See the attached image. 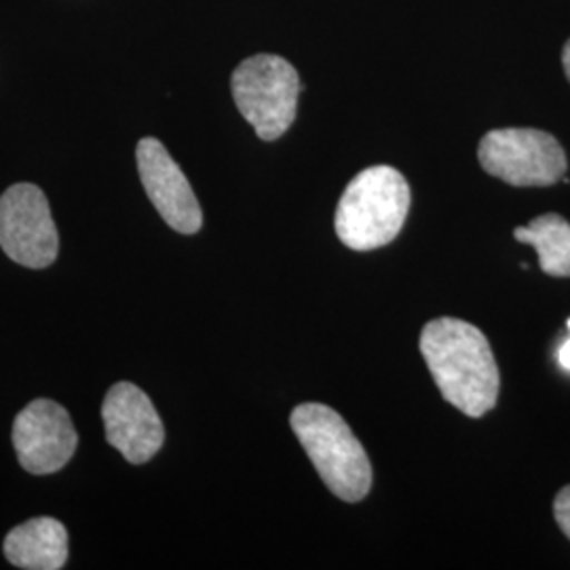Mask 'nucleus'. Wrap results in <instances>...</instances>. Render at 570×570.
Wrapping results in <instances>:
<instances>
[{
    "label": "nucleus",
    "instance_id": "obj_14",
    "mask_svg": "<svg viewBox=\"0 0 570 570\" xmlns=\"http://www.w3.org/2000/svg\"><path fill=\"white\" fill-rule=\"evenodd\" d=\"M562 63H564V72L569 77L570 81V41L564 45V51H562Z\"/></svg>",
    "mask_w": 570,
    "mask_h": 570
},
{
    "label": "nucleus",
    "instance_id": "obj_4",
    "mask_svg": "<svg viewBox=\"0 0 570 570\" xmlns=\"http://www.w3.org/2000/svg\"><path fill=\"white\" fill-rule=\"evenodd\" d=\"M233 98L265 142L279 140L296 119L301 79L289 61L261 53L242 61L230 79Z\"/></svg>",
    "mask_w": 570,
    "mask_h": 570
},
{
    "label": "nucleus",
    "instance_id": "obj_10",
    "mask_svg": "<svg viewBox=\"0 0 570 570\" xmlns=\"http://www.w3.org/2000/svg\"><path fill=\"white\" fill-rule=\"evenodd\" d=\"M2 551L18 569L60 570L68 562V530L56 518H32L11 529Z\"/></svg>",
    "mask_w": 570,
    "mask_h": 570
},
{
    "label": "nucleus",
    "instance_id": "obj_7",
    "mask_svg": "<svg viewBox=\"0 0 570 570\" xmlns=\"http://www.w3.org/2000/svg\"><path fill=\"white\" fill-rule=\"evenodd\" d=\"M79 446V433L66 407L53 400H35L13 421V449L21 468L49 475L68 465Z\"/></svg>",
    "mask_w": 570,
    "mask_h": 570
},
{
    "label": "nucleus",
    "instance_id": "obj_3",
    "mask_svg": "<svg viewBox=\"0 0 570 570\" xmlns=\"http://www.w3.org/2000/svg\"><path fill=\"white\" fill-rule=\"evenodd\" d=\"M289 425L334 497L346 503L366 499L372 489L367 452L336 410L301 404L294 407Z\"/></svg>",
    "mask_w": 570,
    "mask_h": 570
},
{
    "label": "nucleus",
    "instance_id": "obj_6",
    "mask_svg": "<svg viewBox=\"0 0 570 570\" xmlns=\"http://www.w3.org/2000/svg\"><path fill=\"white\" fill-rule=\"evenodd\" d=\"M0 247L21 266L47 268L60 252L51 207L37 184H13L0 197Z\"/></svg>",
    "mask_w": 570,
    "mask_h": 570
},
{
    "label": "nucleus",
    "instance_id": "obj_1",
    "mask_svg": "<svg viewBox=\"0 0 570 570\" xmlns=\"http://www.w3.org/2000/svg\"><path fill=\"white\" fill-rule=\"evenodd\" d=\"M419 345L449 404L471 419H480L494 407L501 376L489 338L480 327L454 317H440L423 327Z\"/></svg>",
    "mask_w": 570,
    "mask_h": 570
},
{
    "label": "nucleus",
    "instance_id": "obj_5",
    "mask_svg": "<svg viewBox=\"0 0 570 570\" xmlns=\"http://www.w3.org/2000/svg\"><path fill=\"white\" fill-rule=\"evenodd\" d=\"M478 157L487 174L511 186H551L564 178L569 165L551 134L529 127L489 131Z\"/></svg>",
    "mask_w": 570,
    "mask_h": 570
},
{
    "label": "nucleus",
    "instance_id": "obj_13",
    "mask_svg": "<svg viewBox=\"0 0 570 570\" xmlns=\"http://www.w3.org/2000/svg\"><path fill=\"white\" fill-rule=\"evenodd\" d=\"M567 326H569L570 330V320ZM558 362H560V366L564 367V370H570V338L564 345L560 346V351H558Z\"/></svg>",
    "mask_w": 570,
    "mask_h": 570
},
{
    "label": "nucleus",
    "instance_id": "obj_2",
    "mask_svg": "<svg viewBox=\"0 0 570 570\" xmlns=\"http://www.w3.org/2000/svg\"><path fill=\"white\" fill-rule=\"evenodd\" d=\"M407 212L406 178L389 165H374L360 171L346 186L336 207L334 228L346 247L370 252L395 242Z\"/></svg>",
    "mask_w": 570,
    "mask_h": 570
},
{
    "label": "nucleus",
    "instance_id": "obj_12",
    "mask_svg": "<svg viewBox=\"0 0 570 570\" xmlns=\"http://www.w3.org/2000/svg\"><path fill=\"white\" fill-rule=\"evenodd\" d=\"M553 515H556V522L558 527L562 529V532L570 539V487L560 490L556 494V501H553Z\"/></svg>",
    "mask_w": 570,
    "mask_h": 570
},
{
    "label": "nucleus",
    "instance_id": "obj_11",
    "mask_svg": "<svg viewBox=\"0 0 570 570\" xmlns=\"http://www.w3.org/2000/svg\"><path fill=\"white\" fill-rule=\"evenodd\" d=\"M513 237L537 249L546 275L570 277V225L562 216L543 214L527 226H518Z\"/></svg>",
    "mask_w": 570,
    "mask_h": 570
},
{
    "label": "nucleus",
    "instance_id": "obj_9",
    "mask_svg": "<svg viewBox=\"0 0 570 570\" xmlns=\"http://www.w3.org/2000/svg\"><path fill=\"white\" fill-rule=\"evenodd\" d=\"M144 190L167 225L183 235H195L204 226V212L183 169L157 138H144L136 148Z\"/></svg>",
    "mask_w": 570,
    "mask_h": 570
},
{
    "label": "nucleus",
    "instance_id": "obj_8",
    "mask_svg": "<svg viewBox=\"0 0 570 570\" xmlns=\"http://www.w3.org/2000/svg\"><path fill=\"white\" fill-rule=\"evenodd\" d=\"M102 421L106 442L131 465L148 463L164 446V421L150 397L134 383L122 381L108 389Z\"/></svg>",
    "mask_w": 570,
    "mask_h": 570
}]
</instances>
